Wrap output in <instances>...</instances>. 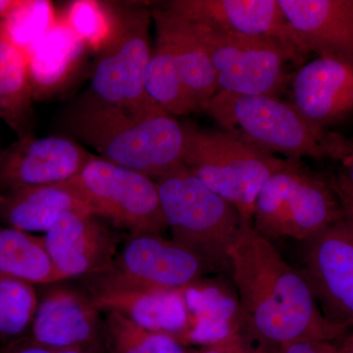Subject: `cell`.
I'll list each match as a JSON object with an SVG mask.
<instances>
[{"instance_id": "44dd1931", "label": "cell", "mask_w": 353, "mask_h": 353, "mask_svg": "<svg viewBox=\"0 0 353 353\" xmlns=\"http://www.w3.org/2000/svg\"><path fill=\"white\" fill-rule=\"evenodd\" d=\"M155 27L168 37L188 90L201 106L220 92L210 58L194 25L161 7L152 9Z\"/></svg>"}, {"instance_id": "9c48e42d", "label": "cell", "mask_w": 353, "mask_h": 353, "mask_svg": "<svg viewBox=\"0 0 353 353\" xmlns=\"http://www.w3.org/2000/svg\"><path fill=\"white\" fill-rule=\"evenodd\" d=\"M210 264L158 234L132 236L102 271L88 276L90 294L113 290L176 292L196 285Z\"/></svg>"}, {"instance_id": "4dcf8cb0", "label": "cell", "mask_w": 353, "mask_h": 353, "mask_svg": "<svg viewBox=\"0 0 353 353\" xmlns=\"http://www.w3.org/2000/svg\"><path fill=\"white\" fill-rule=\"evenodd\" d=\"M273 353H339V347L332 341H301L282 345Z\"/></svg>"}, {"instance_id": "d590c367", "label": "cell", "mask_w": 353, "mask_h": 353, "mask_svg": "<svg viewBox=\"0 0 353 353\" xmlns=\"http://www.w3.org/2000/svg\"><path fill=\"white\" fill-rule=\"evenodd\" d=\"M347 218H350V220L353 222V212L350 213V214L347 215Z\"/></svg>"}, {"instance_id": "e0dca14e", "label": "cell", "mask_w": 353, "mask_h": 353, "mask_svg": "<svg viewBox=\"0 0 353 353\" xmlns=\"http://www.w3.org/2000/svg\"><path fill=\"white\" fill-rule=\"evenodd\" d=\"M308 54L353 63V0H279Z\"/></svg>"}, {"instance_id": "1f68e13d", "label": "cell", "mask_w": 353, "mask_h": 353, "mask_svg": "<svg viewBox=\"0 0 353 353\" xmlns=\"http://www.w3.org/2000/svg\"><path fill=\"white\" fill-rule=\"evenodd\" d=\"M0 353H60L58 350L44 347L30 340L28 336L6 343L0 347Z\"/></svg>"}, {"instance_id": "d4e9b609", "label": "cell", "mask_w": 353, "mask_h": 353, "mask_svg": "<svg viewBox=\"0 0 353 353\" xmlns=\"http://www.w3.org/2000/svg\"><path fill=\"white\" fill-rule=\"evenodd\" d=\"M188 314L192 316V329L188 339L192 343L210 347L222 343L236 331L238 306L222 299L213 289L183 290Z\"/></svg>"}, {"instance_id": "2e32d148", "label": "cell", "mask_w": 353, "mask_h": 353, "mask_svg": "<svg viewBox=\"0 0 353 353\" xmlns=\"http://www.w3.org/2000/svg\"><path fill=\"white\" fill-rule=\"evenodd\" d=\"M292 105L309 122L326 129L353 112V63L318 57L292 80Z\"/></svg>"}, {"instance_id": "7a4b0ae2", "label": "cell", "mask_w": 353, "mask_h": 353, "mask_svg": "<svg viewBox=\"0 0 353 353\" xmlns=\"http://www.w3.org/2000/svg\"><path fill=\"white\" fill-rule=\"evenodd\" d=\"M66 126L99 157L155 182L182 164L185 128L159 106L132 112L90 99L70 113Z\"/></svg>"}, {"instance_id": "836d02e7", "label": "cell", "mask_w": 353, "mask_h": 353, "mask_svg": "<svg viewBox=\"0 0 353 353\" xmlns=\"http://www.w3.org/2000/svg\"><path fill=\"white\" fill-rule=\"evenodd\" d=\"M21 0H0V22L6 19L15 7L20 3Z\"/></svg>"}, {"instance_id": "5b68a950", "label": "cell", "mask_w": 353, "mask_h": 353, "mask_svg": "<svg viewBox=\"0 0 353 353\" xmlns=\"http://www.w3.org/2000/svg\"><path fill=\"white\" fill-rule=\"evenodd\" d=\"M157 185L172 240L210 266L229 264L230 246L243 224L238 210L183 164L157 180Z\"/></svg>"}, {"instance_id": "484cf974", "label": "cell", "mask_w": 353, "mask_h": 353, "mask_svg": "<svg viewBox=\"0 0 353 353\" xmlns=\"http://www.w3.org/2000/svg\"><path fill=\"white\" fill-rule=\"evenodd\" d=\"M103 345L109 353H185L173 336L148 331L117 311H105Z\"/></svg>"}, {"instance_id": "f546056e", "label": "cell", "mask_w": 353, "mask_h": 353, "mask_svg": "<svg viewBox=\"0 0 353 353\" xmlns=\"http://www.w3.org/2000/svg\"><path fill=\"white\" fill-rule=\"evenodd\" d=\"M331 160L339 164V174L332 183L339 197L345 216L353 212V143L341 136Z\"/></svg>"}, {"instance_id": "8fae6325", "label": "cell", "mask_w": 353, "mask_h": 353, "mask_svg": "<svg viewBox=\"0 0 353 353\" xmlns=\"http://www.w3.org/2000/svg\"><path fill=\"white\" fill-rule=\"evenodd\" d=\"M158 6L216 31L274 39L289 52L294 66H303L309 55L279 0H171Z\"/></svg>"}, {"instance_id": "5bb4252c", "label": "cell", "mask_w": 353, "mask_h": 353, "mask_svg": "<svg viewBox=\"0 0 353 353\" xmlns=\"http://www.w3.org/2000/svg\"><path fill=\"white\" fill-rule=\"evenodd\" d=\"M99 311L88 297L74 290H51L39 301L28 338L51 350L95 353L103 345Z\"/></svg>"}, {"instance_id": "d6986e66", "label": "cell", "mask_w": 353, "mask_h": 353, "mask_svg": "<svg viewBox=\"0 0 353 353\" xmlns=\"http://www.w3.org/2000/svg\"><path fill=\"white\" fill-rule=\"evenodd\" d=\"M65 212L94 215L88 204L57 185L0 192V225L6 227L46 233Z\"/></svg>"}, {"instance_id": "277c9868", "label": "cell", "mask_w": 353, "mask_h": 353, "mask_svg": "<svg viewBox=\"0 0 353 353\" xmlns=\"http://www.w3.org/2000/svg\"><path fill=\"white\" fill-rule=\"evenodd\" d=\"M182 164L211 192L238 210L243 222L252 223L255 201L264 183L296 161L270 154L224 130L183 125Z\"/></svg>"}, {"instance_id": "cb8c5ba5", "label": "cell", "mask_w": 353, "mask_h": 353, "mask_svg": "<svg viewBox=\"0 0 353 353\" xmlns=\"http://www.w3.org/2000/svg\"><path fill=\"white\" fill-rule=\"evenodd\" d=\"M0 274L48 285L65 280L46 250L43 238L0 225Z\"/></svg>"}, {"instance_id": "8992f818", "label": "cell", "mask_w": 353, "mask_h": 353, "mask_svg": "<svg viewBox=\"0 0 353 353\" xmlns=\"http://www.w3.org/2000/svg\"><path fill=\"white\" fill-rule=\"evenodd\" d=\"M345 217L332 183L294 162L264 183L255 201L252 226L271 241L292 239L305 243Z\"/></svg>"}, {"instance_id": "7c38bea8", "label": "cell", "mask_w": 353, "mask_h": 353, "mask_svg": "<svg viewBox=\"0 0 353 353\" xmlns=\"http://www.w3.org/2000/svg\"><path fill=\"white\" fill-rule=\"evenodd\" d=\"M304 270L332 321L353 328V222L343 219L305 241Z\"/></svg>"}, {"instance_id": "ffe728a7", "label": "cell", "mask_w": 353, "mask_h": 353, "mask_svg": "<svg viewBox=\"0 0 353 353\" xmlns=\"http://www.w3.org/2000/svg\"><path fill=\"white\" fill-rule=\"evenodd\" d=\"M88 50L63 20H57L43 39L27 53L32 99L41 101L62 88Z\"/></svg>"}, {"instance_id": "30bf717a", "label": "cell", "mask_w": 353, "mask_h": 353, "mask_svg": "<svg viewBox=\"0 0 353 353\" xmlns=\"http://www.w3.org/2000/svg\"><path fill=\"white\" fill-rule=\"evenodd\" d=\"M190 23L208 51L220 92L278 97L290 83L288 66L292 60L278 41Z\"/></svg>"}, {"instance_id": "ac0fdd59", "label": "cell", "mask_w": 353, "mask_h": 353, "mask_svg": "<svg viewBox=\"0 0 353 353\" xmlns=\"http://www.w3.org/2000/svg\"><path fill=\"white\" fill-rule=\"evenodd\" d=\"M99 311H117L154 333H178L189 325L183 290H113L88 296Z\"/></svg>"}, {"instance_id": "83f0119b", "label": "cell", "mask_w": 353, "mask_h": 353, "mask_svg": "<svg viewBox=\"0 0 353 353\" xmlns=\"http://www.w3.org/2000/svg\"><path fill=\"white\" fill-rule=\"evenodd\" d=\"M38 304L34 285L0 274V341L25 338Z\"/></svg>"}, {"instance_id": "6da1fadb", "label": "cell", "mask_w": 353, "mask_h": 353, "mask_svg": "<svg viewBox=\"0 0 353 353\" xmlns=\"http://www.w3.org/2000/svg\"><path fill=\"white\" fill-rule=\"evenodd\" d=\"M228 257L239 294L236 332L266 353L294 341L334 343L347 334L350 329L322 311L303 272L252 223L243 222Z\"/></svg>"}, {"instance_id": "4316f807", "label": "cell", "mask_w": 353, "mask_h": 353, "mask_svg": "<svg viewBox=\"0 0 353 353\" xmlns=\"http://www.w3.org/2000/svg\"><path fill=\"white\" fill-rule=\"evenodd\" d=\"M57 20L50 1L21 0L12 12L0 22V37L27 55Z\"/></svg>"}, {"instance_id": "3957f363", "label": "cell", "mask_w": 353, "mask_h": 353, "mask_svg": "<svg viewBox=\"0 0 353 353\" xmlns=\"http://www.w3.org/2000/svg\"><path fill=\"white\" fill-rule=\"evenodd\" d=\"M202 111L224 131L290 161L330 159L339 134L309 122L292 102L271 95L219 92Z\"/></svg>"}, {"instance_id": "d6a6232c", "label": "cell", "mask_w": 353, "mask_h": 353, "mask_svg": "<svg viewBox=\"0 0 353 353\" xmlns=\"http://www.w3.org/2000/svg\"><path fill=\"white\" fill-rule=\"evenodd\" d=\"M203 353H261L260 352H250L243 345V339L238 333L232 334L229 338L222 343L212 345Z\"/></svg>"}, {"instance_id": "9a60e30c", "label": "cell", "mask_w": 353, "mask_h": 353, "mask_svg": "<svg viewBox=\"0 0 353 353\" xmlns=\"http://www.w3.org/2000/svg\"><path fill=\"white\" fill-rule=\"evenodd\" d=\"M64 279L88 277L105 269L117 254V241L97 216L65 212L43 236Z\"/></svg>"}, {"instance_id": "4fadbf2b", "label": "cell", "mask_w": 353, "mask_h": 353, "mask_svg": "<svg viewBox=\"0 0 353 353\" xmlns=\"http://www.w3.org/2000/svg\"><path fill=\"white\" fill-rule=\"evenodd\" d=\"M92 157L74 139L64 137L18 139L0 150V192L66 182Z\"/></svg>"}, {"instance_id": "ba28073f", "label": "cell", "mask_w": 353, "mask_h": 353, "mask_svg": "<svg viewBox=\"0 0 353 353\" xmlns=\"http://www.w3.org/2000/svg\"><path fill=\"white\" fill-rule=\"evenodd\" d=\"M57 185L132 236H161L168 229L157 182L127 167L94 155L78 175Z\"/></svg>"}, {"instance_id": "7402d4cb", "label": "cell", "mask_w": 353, "mask_h": 353, "mask_svg": "<svg viewBox=\"0 0 353 353\" xmlns=\"http://www.w3.org/2000/svg\"><path fill=\"white\" fill-rule=\"evenodd\" d=\"M34 101L27 57L0 37V119L18 139L34 137Z\"/></svg>"}, {"instance_id": "52a82bcc", "label": "cell", "mask_w": 353, "mask_h": 353, "mask_svg": "<svg viewBox=\"0 0 353 353\" xmlns=\"http://www.w3.org/2000/svg\"><path fill=\"white\" fill-rule=\"evenodd\" d=\"M110 37L99 51L90 78L92 99L132 112L157 108L145 92L152 57V9L143 4L112 9Z\"/></svg>"}, {"instance_id": "e575fe53", "label": "cell", "mask_w": 353, "mask_h": 353, "mask_svg": "<svg viewBox=\"0 0 353 353\" xmlns=\"http://www.w3.org/2000/svg\"><path fill=\"white\" fill-rule=\"evenodd\" d=\"M338 347L339 353H353V334L347 336Z\"/></svg>"}, {"instance_id": "f1b7e54d", "label": "cell", "mask_w": 353, "mask_h": 353, "mask_svg": "<svg viewBox=\"0 0 353 353\" xmlns=\"http://www.w3.org/2000/svg\"><path fill=\"white\" fill-rule=\"evenodd\" d=\"M61 20L85 41L88 48L97 52L108 41L112 32V9L92 0L73 2Z\"/></svg>"}, {"instance_id": "603a6c76", "label": "cell", "mask_w": 353, "mask_h": 353, "mask_svg": "<svg viewBox=\"0 0 353 353\" xmlns=\"http://www.w3.org/2000/svg\"><path fill=\"white\" fill-rule=\"evenodd\" d=\"M145 75L148 97L160 108L173 116L201 111L188 90L168 37L160 28Z\"/></svg>"}]
</instances>
